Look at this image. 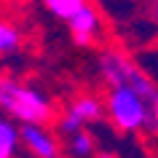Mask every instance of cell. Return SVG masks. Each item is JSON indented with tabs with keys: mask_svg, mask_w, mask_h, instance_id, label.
<instances>
[{
	"mask_svg": "<svg viewBox=\"0 0 158 158\" xmlns=\"http://www.w3.org/2000/svg\"><path fill=\"white\" fill-rule=\"evenodd\" d=\"M97 158H121V156H118V153H110V150H105V153H99Z\"/></svg>",
	"mask_w": 158,
	"mask_h": 158,
	"instance_id": "cell-11",
	"label": "cell"
},
{
	"mask_svg": "<svg viewBox=\"0 0 158 158\" xmlns=\"http://www.w3.org/2000/svg\"><path fill=\"white\" fill-rule=\"evenodd\" d=\"M105 110H107L113 126L121 131L131 134V131H139V129H148V105L129 86L110 89L107 99H105Z\"/></svg>",
	"mask_w": 158,
	"mask_h": 158,
	"instance_id": "cell-2",
	"label": "cell"
},
{
	"mask_svg": "<svg viewBox=\"0 0 158 158\" xmlns=\"http://www.w3.org/2000/svg\"><path fill=\"white\" fill-rule=\"evenodd\" d=\"M22 134V145H24L35 158H56V139L51 137L43 126H32V123H24L19 129Z\"/></svg>",
	"mask_w": 158,
	"mask_h": 158,
	"instance_id": "cell-4",
	"label": "cell"
},
{
	"mask_svg": "<svg viewBox=\"0 0 158 158\" xmlns=\"http://www.w3.org/2000/svg\"><path fill=\"white\" fill-rule=\"evenodd\" d=\"M67 27H70V32H73L75 43L78 46H91L97 32H99V14L91 8V6H86L75 14L73 19H67Z\"/></svg>",
	"mask_w": 158,
	"mask_h": 158,
	"instance_id": "cell-5",
	"label": "cell"
},
{
	"mask_svg": "<svg viewBox=\"0 0 158 158\" xmlns=\"http://www.w3.org/2000/svg\"><path fill=\"white\" fill-rule=\"evenodd\" d=\"M43 3H46V8H48L54 16H59V19H73L81 8L89 6L86 0H43Z\"/></svg>",
	"mask_w": 158,
	"mask_h": 158,
	"instance_id": "cell-8",
	"label": "cell"
},
{
	"mask_svg": "<svg viewBox=\"0 0 158 158\" xmlns=\"http://www.w3.org/2000/svg\"><path fill=\"white\" fill-rule=\"evenodd\" d=\"M67 113L70 115H75L81 123H97L107 110H105V105H102L97 97H91V94H83V97H78V99L70 102V107H67Z\"/></svg>",
	"mask_w": 158,
	"mask_h": 158,
	"instance_id": "cell-6",
	"label": "cell"
},
{
	"mask_svg": "<svg viewBox=\"0 0 158 158\" xmlns=\"http://www.w3.org/2000/svg\"><path fill=\"white\" fill-rule=\"evenodd\" d=\"M70 150H73L78 158H86L94 153V137L89 131H78L70 137Z\"/></svg>",
	"mask_w": 158,
	"mask_h": 158,
	"instance_id": "cell-10",
	"label": "cell"
},
{
	"mask_svg": "<svg viewBox=\"0 0 158 158\" xmlns=\"http://www.w3.org/2000/svg\"><path fill=\"white\" fill-rule=\"evenodd\" d=\"M22 142V134L6 115H0V158H14Z\"/></svg>",
	"mask_w": 158,
	"mask_h": 158,
	"instance_id": "cell-7",
	"label": "cell"
},
{
	"mask_svg": "<svg viewBox=\"0 0 158 158\" xmlns=\"http://www.w3.org/2000/svg\"><path fill=\"white\" fill-rule=\"evenodd\" d=\"M131 67H134V62L126 54H121V51H105L99 56V73L110 89L126 86V75H129Z\"/></svg>",
	"mask_w": 158,
	"mask_h": 158,
	"instance_id": "cell-3",
	"label": "cell"
},
{
	"mask_svg": "<svg viewBox=\"0 0 158 158\" xmlns=\"http://www.w3.org/2000/svg\"><path fill=\"white\" fill-rule=\"evenodd\" d=\"M0 110L19 118L22 126H43L54 115V105L48 102V97H43L38 89H30L8 75H0Z\"/></svg>",
	"mask_w": 158,
	"mask_h": 158,
	"instance_id": "cell-1",
	"label": "cell"
},
{
	"mask_svg": "<svg viewBox=\"0 0 158 158\" xmlns=\"http://www.w3.org/2000/svg\"><path fill=\"white\" fill-rule=\"evenodd\" d=\"M19 30L16 27L6 24V22H0V54H14L19 48Z\"/></svg>",
	"mask_w": 158,
	"mask_h": 158,
	"instance_id": "cell-9",
	"label": "cell"
},
{
	"mask_svg": "<svg viewBox=\"0 0 158 158\" xmlns=\"http://www.w3.org/2000/svg\"><path fill=\"white\" fill-rule=\"evenodd\" d=\"M56 158H62V156H56Z\"/></svg>",
	"mask_w": 158,
	"mask_h": 158,
	"instance_id": "cell-12",
	"label": "cell"
}]
</instances>
